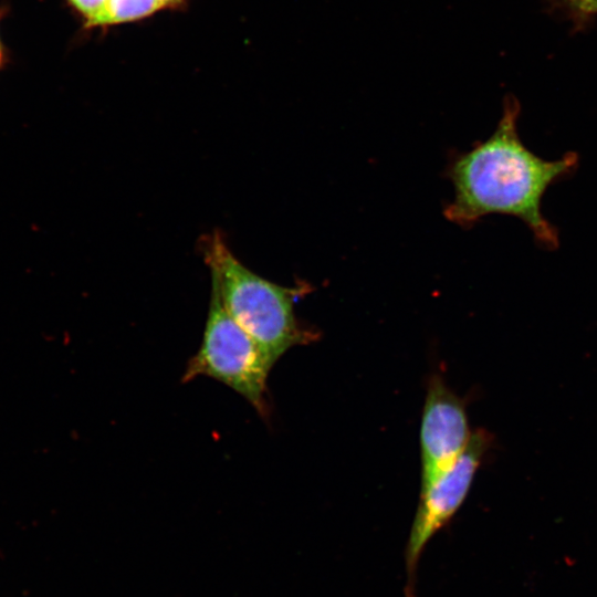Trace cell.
<instances>
[{
	"mask_svg": "<svg viewBox=\"0 0 597 597\" xmlns=\"http://www.w3.org/2000/svg\"><path fill=\"white\" fill-rule=\"evenodd\" d=\"M201 248L224 307L273 364L316 339L294 313L295 302L312 290L307 283L283 286L260 276L235 258L219 231L203 238Z\"/></svg>",
	"mask_w": 597,
	"mask_h": 597,
	"instance_id": "cell-2",
	"label": "cell"
},
{
	"mask_svg": "<svg viewBox=\"0 0 597 597\" xmlns=\"http://www.w3.org/2000/svg\"><path fill=\"white\" fill-rule=\"evenodd\" d=\"M2 61H3V49H2V45L0 43V65H1Z\"/></svg>",
	"mask_w": 597,
	"mask_h": 597,
	"instance_id": "cell-9",
	"label": "cell"
},
{
	"mask_svg": "<svg viewBox=\"0 0 597 597\" xmlns=\"http://www.w3.org/2000/svg\"><path fill=\"white\" fill-rule=\"evenodd\" d=\"M492 444L485 430L471 434L457 461L420 488V499L405 551L406 597H416L418 564L427 543L455 514L465 500L482 458Z\"/></svg>",
	"mask_w": 597,
	"mask_h": 597,
	"instance_id": "cell-4",
	"label": "cell"
},
{
	"mask_svg": "<svg viewBox=\"0 0 597 597\" xmlns=\"http://www.w3.org/2000/svg\"><path fill=\"white\" fill-rule=\"evenodd\" d=\"M273 363L258 343L233 320L211 284L202 341L189 359L182 383L199 376L213 378L247 399L262 416L269 415L268 377Z\"/></svg>",
	"mask_w": 597,
	"mask_h": 597,
	"instance_id": "cell-3",
	"label": "cell"
},
{
	"mask_svg": "<svg viewBox=\"0 0 597 597\" xmlns=\"http://www.w3.org/2000/svg\"><path fill=\"white\" fill-rule=\"evenodd\" d=\"M574 6L586 12L597 11V0H576Z\"/></svg>",
	"mask_w": 597,
	"mask_h": 597,
	"instance_id": "cell-8",
	"label": "cell"
},
{
	"mask_svg": "<svg viewBox=\"0 0 597 597\" xmlns=\"http://www.w3.org/2000/svg\"><path fill=\"white\" fill-rule=\"evenodd\" d=\"M166 4L176 0H163Z\"/></svg>",
	"mask_w": 597,
	"mask_h": 597,
	"instance_id": "cell-10",
	"label": "cell"
},
{
	"mask_svg": "<svg viewBox=\"0 0 597 597\" xmlns=\"http://www.w3.org/2000/svg\"><path fill=\"white\" fill-rule=\"evenodd\" d=\"M519 115L516 98L506 97L493 134L452 161L448 176L454 197L443 212L462 227L493 213L516 217L541 248L554 250L558 231L543 216L542 199L552 185L576 171L578 155L568 151L556 160L538 157L520 138Z\"/></svg>",
	"mask_w": 597,
	"mask_h": 597,
	"instance_id": "cell-1",
	"label": "cell"
},
{
	"mask_svg": "<svg viewBox=\"0 0 597 597\" xmlns=\"http://www.w3.org/2000/svg\"><path fill=\"white\" fill-rule=\"evenodd\" d=\"M471 434L464 401L440 376H432L420 426L421 488L457 461Z\"/></svg>",
	"mask_w": 597,
	"mask_h": 597,
	"instance_id": "cell-5",
	"label": "cell"
},
{
	"mask_svg": "<svg viewBox=\"0 0 597 597\" xmlns=\"http://www.w3.org/2000/svg\"><path fill=\"white\" fill-rule=\"evenodd\" d=\"M164 6L163 0H107L98 25L140 19Z\"/></svg>",
	"mask_w": 597,
	"mask_h": 597,
	"instance_id": "cell-6",
	"label": "cell"
},
{
	"mask_svg": "<svg viewBox=\"0 0 597 597\" xmlns=\"http://www.w3.org/2000/svg\"><path fill=\"white\" fill-rule=\"evenodd\" d=\"M70 2L87 19L88 25H98L107 0H70Z\"/></svg>",
	"mask_w": 597,
	"mask_h": 597,
	"instance_id": "cell-7",
	"label": "cell"
},
{
	"mask_svg": "<svg viewBox=\"0 0 597 597\" xmlns=\"http://www.w3.org/2000/svg\"><path fill=\"white\" fill-rule=\"evenodd\" d=\"M568 1H570L573 4L576 2V0H568Z\"/></svg>",
	"mask_w": 597,
	"mask_h": 597,
	"instance_id": "cell-11",
	"label": "cell"
}]
</instances>
